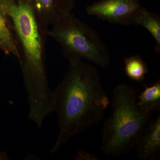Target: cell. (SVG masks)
<instances>
[{
    "label": "cell",
    "instance_id": "obj_1",
    "mask_svg": "<svg viewBox=\"0 0 160 160\" xmlns=\"http://www.w3.org/2000/svg\"><path fill=\"white\" fill-rule=\"evenodd\" d=\"M68 61V70L53 91L59 132L50 150L52 154L72 137L100 123L110 103L95 66L82 60Z\"/></svg>",
    "mask_w": 160,
    "mask_h": 160
},
{
    "label": "cell",
    "instance_id": "obj_2",
    "mask_svg": "<svg viewBox=\"0 0 160 160\" xmlns=\"http://www.w3.org/2000/svg\"><path fill=\"white\" fill-rule=\"evenodd\" d=\"M3 1L17 44L29 111H49L53 107L54 91L49 89L46 69L49 26L38 14L32 0Z\"/></svg>",
    "mask_w": 160,
    "mask_h": 160
},
{
    "label": "cell",
    "instance_id": "obj_3",
    "mask_svg": "<svg viewBox=\"0 0 160 160\" xmlns=\"http://www.w3.org/2000/svg\"><path fill=\"white\" fill-rule=\"evenodd\" d=\"M137 92L122 84L112 91V113L104 124L101 149L105 155L118 156L135 148L151 117L141 110Z\"/></svg>",
    "mask_w": 160,
    "mask_h": 160
},
{
    "label": "cell",
    "instance_id": "obj_4",
    "mask_svg": "<svg viewBox=\"0 0 160 160\" xmlns=\"http://www.w3.org/2000/svg\"><path fill=\"white\" fill-rule=\"evenodd\" d=\"M52 26L49 36L59 44L68 61L86 60L102 68L109 66L110 54L99 34L72 12Z\"/></svg>",
    "mask_w": 160,
    "mask_h": 160
},
{
    "label": "cell",
    "instance_id": "obj_5",
    "mask_svg": "<svg viewBox=\"0 0 160 160\" xmlns=\"http://www.w3.org/2000/svg\"><path fill=\"white\" fill-rule=\"evenodd\" d=\"M141 7L139 0H99L87 6L86 12L111 24L129 26Z\"/></svg>",
    "mask_w": 160,
    "mask_h": 160
},
{
    "label": "cell",
    "instance_id": "obj_6",
    "mask_svg": "<svg viewBox=\"0 0 160 160\" xmlns=\"http://www.w3.org/2000/svg\"><path fill=\"white\" fill-rule=\"evenodd\" d=\"M138 158L151 160L160 151V116L148 122L135 146Z\"/></svg>",
    "mask_w": 160,
    "mask_h": 160
},
{
    "label": "cell",
    "instance_id": "obj_7",
    "mask_svg": "<svg viewBox=\"0 0 160 160\" xmlns=\"http://www.w3.org/2000/svg\"><path fill=\"white\" fill-rule=\"evenodd\" d=\"M35 9L48 25H54L72 12L75 0H32Z\"/></svg>",
    "mask_w": 160,
    "mask_h": 160
},
{
    "label": "cell",
    "instance_id": "obj_8",
    "mask_svg": "<svg viewBox=\"0 0 160 160\" xmlns=\"http://www.w3.org/2000/svg\"><path fill=\"white\" fill-rule=\"evenodd\" d=\"M0 49L6 54L13 55L18 59L19 55L14 31L4 8L3 0H0Z\"/></svg>",
    "mask_w": 160,
    "mask_h": 160
},
{
    "label": "cell",
    "instance_id": "obj_9",
    "mask_svg": "<svg viewBox=\"0 0 160 160\" xmlns=\"http://www.w3.org/2000/svg\"><path fill=\"white\" fill-rule=\"evenodd\" d=\"M132 25L144 27L154 39L155 42V51L160 53V17L159 15L141 7L136 13Z\"/></svg>",
    "mask_w": 160,
    "mask_h": 160
},
{
    "label": "cell",
    "instance_id": "obj_10",
    "mask_svg": "<svg viewBox=\"0 0 160 160\" xmlns=\"http://www.w3.org/2000/svg\"><path fill=\"white\" fill-rule=\"evenodd\" d=\"M137 102L141 110L147 113L159 111L160 109V80H158L153 85L146 86L138 96Z\"/></svg>",
    "mask_w": 160,
    "mask_h": 160
},
{
    "label": "cell",
    "instance_id": "obj_11",
    "mask_svg": "<svg viewBox=\"0 0 160 160\" xmlns=\"http://www.w3.org/2000/svg\"><path fill=\"white\" fill-rule=\"evenodd\" d=\"M125 71L126 76L132 81L142 82L148 72L146 62L139 55L125 58L124 59Z\"/></svg>",
    "mask_w": 160,
    "mask_h": 160
},
{
    "label": "cell",
    "instance_id": "obj_12",
    "mask_svg": "<svg viewBox=\"0 0 160 160\" xmlns=\"http://www.w3.org/2000/svg\"><path fill=\"white\" fill-rule=\"evenodd\" d=\"M75 158L78 160H98V158L93 155L90 154L87 152L81 151L78 152Z\"/></svg>",
    "mask_w": 160,
    "mask_h": 160
},
{
    "label": "cell",
    "instance_id": "obj_13",
    "mask_svg": "<svg viewBox=\"0 0 160 160\" xmlns=\"http://www.w3.org/2000/svg\"><path fill=\"white\" fill-rule=\"evenodd\" d=\"M9 157L7 156L6 152L0 151V160H9Z\"/></svg>",
    "mask_w": 160,
    "mask_h": 160
}]
</instances>
